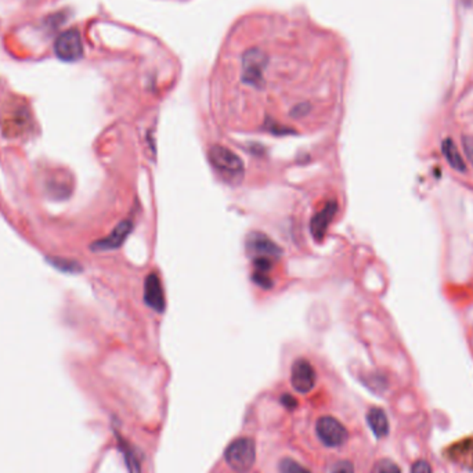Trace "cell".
Wrapping results in <instances>:
<instances>
[{"label": "cell", "mask_w": 473, "mask_h": 473, "mask_svg": "<svg viewBox=\"0 0 473 473\" xmlns=\"http://www.w3.org/2000/svg\"><path fill=\"white\" fill-rule=\"evenodd\" d=\"M252 279H253V282H254L257 286H260V288H263V289H270V288H272V279H271V277H270L268 272L253 271Z\"/></svg>", "instance_id": "ac0fdd59"}, {"label": "cell", "mask_w": 473, "mask_h": 473, "mask_svg": "<svg viewBox=\"0 0 473 473\" xmlns=\"http://www.w3.org/2000/svg\"><path fill=\"white\" fill-rule=\"evenodd\" d=\"M441 152L445 158V160L448 162V165L459 171V173H465L466 171V165H465V160L458 149V147L455 145V142L451 140V138H445L443 142H441Z\"/></svg>", "instance_id": "9a60e30c"}, {"label": "cell", "mask_w": 473, "mask_h": 473, "mask_svg": "<svg viewBox=\"0 0 473 473\" xmlns=\"http://www.w3.org/2000/svg\"><path fill=\"white\" fill-rule=\"evenodd\" d=\"M462 144H463V151L466 154V158L469 159V162L473 166V137L470 136H465L462 138Z\"/></svg>", "instance_id": "ffe728a7"}, {"label": "cell", "mask_w": 473, "mask_h": 473, "mask_svg": "<svg viewBox=\"0 0 473 473\" xmlns=\"http://www.w3.org/2000/svg\"><path fill=\"white\" fill-rule=\"evenodd\" d=\"M144 302L156 313H163L165 310V293L162 282L155 272L147 275L144 282Z\"/></svg>", "instance_id": "4fadbf2b"}, {"label": "cell", "mask_w": 473, "mask_h": 473, "mask_svg": "<svg viewBox=\"0 0 473 473\" xmlns=\"http://www.w3.org/2000/svg\"><path fill=\"white\" fill-rule=\"evenodd\" d=\"M252 473H264V472H263L260 467H257V469H256L254 472H252Z\"/></svg>", "instance_id": "44dd1931"}, {"label": "cell", "mask_w": 473, "mask_h": 473, "mask_svg": "<svg viewBox=\"0 0 473 473\" xmlns=\"http://www.w3.org/2000/svg\"><path fill=\"white\" fill-rule=\"evenodd\" d=\"M444 455L451 462L473 470V437H467L448 445Z\"/></svg>", "instance_id": "7c38bea8"}, {"label": "cell", "mask_w": 473, "mask_h": 473, "mask_svg": "<svg viewBox=\"0 0 473 473\" xmlns=\"http://www.w3.org/2000/svg\"><path fill=\"white\" fill-rule=\"evenodd\" d=\"M296 437L319 459L343 452L353 443V429L343 414L328 408L308 409Z\"/></svg>", "instance_id": "7a4b0ae2"}, {"label": "cell", "mask_w": 473, "mask_h": 473, "mask_svg": "<svg viewBox=\"0 0 473 473\" xmlns=\"http://www.w3.org/2000/svg\"><path fill=\"white\" fill-rule=\"evenodd\" d=\"M48 263L57 270L68 274H76L82 271V266L79 261L68 257H48Z\"/></svg>", "instance_id": "2e32d148"}, {"label": "cell", "mask_w": 473, "mask_h": 473, "mask_svg": "<svg viewBox=\"0 0 473 473\" xmlns=\"http://www.w3.org/2000/svg\"><path fill=\"white\" fill-rule=\"evenodd\" d=\"M369 473H402V472L400 466L391 458L382 456V458H378L372 463Z\"/></svg>", "instance_id": "e0dca14e"}, {"label": "cell", "mask_w": 473, "mask_h": 473, "mask_svg": "<svg viewBox=\"0 0 473 473\" xmlns=\"http://www.w3.org/2000/svg\"><path fill=\"white\" fill-rule=\"evenodd\" d=\"M55 55L62 61H76L83 54V44L80 33L76 29L62 32L54 43Z\"/></svg>", "instance_id": "52a82bcc"}, {"label": "cell", "mask_w": 473, "mask_h": 473, "mask_svg": "<svg viewBox=\"0 0 473 473\" xmlns=\"http://www.w3.org/2000/svg\"><path fill=\"white\" fill-rule=\"evenodd\" d=\"M321 473H357V461L347 449L326 455L321 459Z\"/></svg>", "instance_id": "8fae6325"}, {"label": "cell", "mask_w": 473, "mask_h": 473, "mask_svg": "<svg viewBox=\"0 0 473 473\" xmlns=\"http://www.w3.org/2000/svg\"><path fill=\"white\" fill-rule=\"evenodd\" d=\"M365 422L376 440H383L389 436L390 423L383 408L378 405H371L365 411Z\"/></svg>", "instance_id": "5bb4252c"}, {"label": "cell", "mask_w": 473, "mask_h": 473, "mask_svg": "<svg viewBox=\"0 0 473 473\" xmlns=\"http://www.w3.org/2000/svg\"><path fill=\"white\" fill-rule=\"evenodd\" d=\"M288 384L289 389L307 404L308 409H317L319 407V375L311 360L307 357H296L290 362L288 371Z\"/></svg>", "instance_id": "5b68a950"}, {"label": "cell", "mask_w": 473, "mask_h": 473, "mask_svg": "<svg viewBox=\"0 0 473 473\" xmlns=\"http://www.w3.org/2000/svg\"><path fill=\"white\" fill-rule=\"evenodd\" d=\"M246 248L256 256H264L270 259H278L282 254L281 248L266 234L259 231H252L246 236Z\"/></svg>", "instance_id": "9c48e42d"}, {"label": "cell", "mask_w": 473, "mask_h": 473, "mask_svg": "<svg viewBox=\"0 0 473 473\" xmlns=\"http://www.w3.org/2000/svg\"><path fill=\"white\" fill-rule=\"evenodd\" d=\"M177 1H185V0H177Z\"/></svg>", "instance_id": "7402d4cb"}, {"label": "cell", "mask_w": 473, "mask_h": 473, "mask_svg": "<svg viewBox=\"0 0 473 473\" xmlns=\"http://www.w3.org/2000/svg\"><path fill=\"white\" fill-rule=\"evenodd\" d=\"M307 411V404L297 394L290 389H282L252 402L243 414L241 426L268 438L289 437L297 433Z\"/></svg>", "instance_id": "6da1fadb"}, {"label": "cell", "mask_w": 473, "mask_h": 473, "mask_svg": "<svg viewBox=\"0 0 473 473\" xmlns=\"http://www.w3.org/2000/svg\"><path fill=\"white\" fill-rule=\"evenodd\" d=\"M133 230V221L130 219L122 220L109 235H106L102 239H98L91 243L90 249L94 252H106V250H115L122 246V243L126 241L127 235Z\"/></svg>", "instance_id": "ba28073f"}, {"label": "cell", "mask_w": 473, "mask_h": 473, "mask_svg": "<svg viewBox=\"0 0 473 473\" xmlns=\"http://www.w3.org/2000/svg\"><path fill=\"white\" fill-rule=\"evenodd\" d=\"M336 213H337V202L335 199H331L311 217L310 231L315 241L319 242L324 239L328 231V227L335 219Z\"/></svg>", "instance_id": "30bf717a"}, {"label": "cell", "mask_w": 473, "mask_h": 473, "mask_svg": "<svg viewBox=\"0 0 473 473\" xmlns=\"http://www.w3.org/2000/svg\"><path fill=\"white\" fill-rule=\"evenodd\" d=\"M259 467L264 473H321V459L295 434L261 443Z\"/></svg>", "instance_id": "3957f363"}, {"label": "cell", "mask_w": 473, "mask_h": 473, "mask_svg": "<svg viewBox=\"0 0 473 473\" xmlns=\"http://www.w3.org/2000/svg\"><path fill=\"white\" fill-rule=\"evenodd\" d=\"M411 473H433V470H432V466L427 461L418 459L415 463H412Z\"/></svg>", "instance_id": "d6986e66"}, {"label": "cell", "mask_w": 473, "mask_h": 473, "mask_svg": "<svg viewBox=\"0 0 473 473\" xmlns=\"http://www.w3.org/2000/svg\"><path fill=\"white\" fill-rule=\"evenodd\" d=\"M261 444L259 433L246 426L230 438L216 461L227 473H252L260 463Z\"/></svg>", "instance_id": "277c9868"}, {"label": "cell", "mask_w": 473, "mask_h": 473, "mask_svg": "<svg viewBox=\"0 0 473 473\" xmlns=\"http://www.w3.org/2000/svg\"><path fill=\"white\" fill-rule=\"evenodd\" d=\"M207 158L213 169L227 181L239 184L245 174L242 159L230 148L223 145H212L207 151Z\"/></svg>", "instance_id": "8992f818"}]
</instances>
